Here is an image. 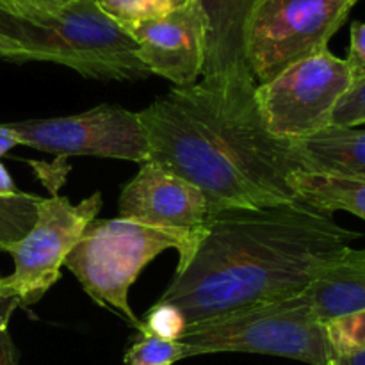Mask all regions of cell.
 <instances>
[{"instance_id": "obj_1", "label": "cell", "mask_w": 365, "mask_h": 365, "mask_svg": "<svg viewBox=\"0 0 365 365\" xmlns=\"http://www.w3.org/2000/svg\"><path fill=\"white\" fill-rule=\"evenodd\" d=\"M255 88L252 75L202 77L138 113L150 163L198 187L209 214L298 200L289 178L305 168L294 145L266 128Z\"/></svg>"}, {"instance_id": "obj_2", "label": "cell", "mask_w": 365, "mask_h": 365, "mask_svg": "<svg viewBox=\"0 0 365 365\" xmlns=\"http://www.w3.org/2000/svg\"><path fill=\"white\" fill-rule=\"evenodd\" d=\"M360 237L299 200L209 214L195 255L159 302L178 307L191 327L292 298Z\"/></svg>"}, {"instance_id": "obj_3", "label": "cell", "mask_w": 365, "mask_h": 365, "mask_svg": "<svg viewBox=\"0 0 365 365\" xmlns=\"http://www.w3.org/2000/svg\"><path fill=\"white\" fill-rule=\"evenodd\" d=\"M0 32L31 61H50L102 81L150 75L130 32L107 16L95 0H75L57 13L13 14L0 9Z\"/></svg>"}, {"instance_id": "obj_4", "label": "cell", "mask_w": 365, "mask_h": 365, "mask_svg": "<svg viewBox=\"0 0 365 365\" xmlns=\"http://www.w3.org/2000/svg\"><path fill=\"white\" fill-rule=\"evenodd\" d=\"M196 248L198 242L187 235L127 217L93 220L66 257L64 266L96 305L114 310L132 328H138L141 319L128 303V292L141 271L164 250H177V271H182Z\"/></svg>"}, {"instance_id": "obj_5", "label": "cell", "mask_w": 365, "mask_h": 365, "mask_svg": "<svg viewBox=\"0 0 365 365\" xmlns=\"http://www.w3.org/2000/svg\"><path fill=\"white\" fill-rule=\"evenodd\" d=\"M180 342L191 356L214 353H253L298 360L309 365H334L335 353L327 327L305 294L216 317L185 328Z\"/></svg>"}, {"instance_id": "obj_6", "label": "cell", "mask_w": 365, "mask_h": 365, "mask_svg": "<svg viewBox=\"0 0 365 365\" xmlns=\"http://www.w3.org/2000/svg\"><path fill=\"white\" fill-rule=\"evenodd\" d=\"M353 6L355 0H257L246 29V64L257 84L327 50Z\"/></svg>"}, {"instance_id": "obj_7", "label": "cell", "mask_w": 365, "mask_h": 365, "mask_svg": "<svg viewBox=\"0 0 365 365\" xmlns=\"http://www.w3.org/2000/svg\"><path fill=\"white\" fill-rule=\"evenodd\" d=\"M351 84L348 61L327 48L257 84L255 102L267 130L296 143L330 127L335 107Z\"/></svg>"}, {"instance_id": "obj_8", "label": "cell", "mask_w": 365, "mask_h": 365, "mask_svg": "<svg viewBox=\"0 0 365 365\" xmlns=\"http://www.w3.org/2000/svg\"><path fill=\"white\" fill-rule=\"evenodd\" d=\"M100 209V192L78 203L63 196L39 200L34 227L4 250L13 257L14 271L0 278V291L16 296L20 307L38 303L57 284L64 260Z\"/></svg>"}, {"instance_id": "obj_9", "label": "cell", "mask_w": 365, "mask_h": 365, "mask_svg": "<svg viewBox=\"0 0 365 365\" xmlns=\"http://www.w3.org/2000/svg\"><path fill=\"white\" fill-rule=\"evenodd\" d=\"M20 138V145L70 157L146 163L148 139L139 114L114 103H102L71 116L43 118L7 123Z\"/></svg>"}, {"instance_id": "obj_10", "label": "cell", "mask_w": 365, "mask_h": 365, "mask_svg": "<svg viewBox=\"0 0 365 365\" xmlns=\"http://www.w3.org/2000/svg\"><path fill=\"white\" fill-rule=\"evenodd\" d=\"M120 217L187 235L200 242L209 205L198 187L155 163L141 164L118 202Z\"/></svg>"}, {"instance_id": "obj_11", "label": "cell", "mask_w": 365, "mask_h": 365, "mask_svg": "<svg viewBox=\"0 0 365 365\" xmlns=\"http://www.w3.org/2000/svg\"><path fill=\"white\" fill-rule=\"evenodd\" d=\"M138 45L139 59L150 73L184 88L198 82L207 56V25L195 0L155 20L128 29Z\"/></svg>"}, {"instance_id": "obj_12", "label": "cell", "mask_w": 365, "mask_h": 365, "mask_svg": "<svg viewBox=\"0 0 365 365\" xmlns=\"http://www.w3.org/2000/svg\"><path fill=\"white\" fill-rule=\"evenodd\" d=\"M207 25L202 77L252 75L246 64V29L257 0H195Z\"/></svg>"}, {"instance_id": "obj_13", "label": "cell", "mask_w": 365, "mask_h": 365, "mask_svg": "<svg viewBox=\"0 0 365 365\" xmlns=\"http://www.w3.org/2000/svg\"><path fill=\"white\" fill-rule=\"evenodd\" d=\"M324 324L365 310V248L348 246L316 274L303 291Z\"/></svg>"}, {"instance_id": "obj_14", "label": "cell", "mask_w": 365, "mask_h": 365, "mask_svg": "<svg viewBox=\"0 0 365 365\" xmlns=\"http://www.w3.org/2000/svg\"><path fill=\"white\" fill-rule=\"evenodd\" d=\"M292 145L307 171L365 180V128L330 125Z\"/></svg>"}, {"instance_id": "obj_15", "label": "cell", "mask_w": 365, "mask_h": 365, "mask_svg": "<svg viewBox=\"0 0 365 365\" xmlns=\"http://www.w3.org/2000/svg\"><path fill=\"white\" fill-rule=\"evenodd\" d=\"M291 187L299 202L334 214L337 210L353 214L365 220V180L364 178L337 177L299 170L289 178Z\"/></svg>"}, {"instance_id": "obj_16", "label": "cell", "mask_w": 365, "mask_h": 365, "mask_svg": "<svg viewBox=\"0 0 365 365\" xmlns=\"http://www.w3.org/2000/svg\"><path fill=\"white\" fill-rule=\"evenodd\" d=\"M41 196L29 192L0 196V252L18 242L34 227Z\"/></svg>"}, {"instance_id": "obj_17", "label": "cell", "mask_w": 365, "mask_h": 365, "mask_svg": "<svg viewBox=\"0 0 365 365\" xmlns=\"http://www.w3.org/2000/svg\"><path fill=\"white\" fill-rule=\"evenodd\" d=\"M139 339L127 349L123 365H175L191 359V351L180 341H170L138 328Z\"/></svg>"}, {"instance_id": "obj_18", "label": "cell", "mask_w": 365, "mask_h": 365, "mask_svg": "<svg viewBox=\"0 0 365 365\" xmlns=\"http://www.w3.org/2000/svg\"><path fill=\"white\" fill-rule=\"evenodd\" d=\"M100 9L125 31L143 21L155 20L184 6L187 0H95Z\"/></svg>"}, {"instance_id": "obj_19", "label": "cell", "mask_w": 365, "mask_h": 365, "mask_svg": "<svg viewBox=\"0 0 365 365\" xmlns=\"http://www.w3.org/2000/svg\"><path fill=\"white\" fill-rule=\"evenodd\" d=\"M335 356L365 349V310L324 324Z\"/></svg>"}, {"instance_id": "obj_20", "label": "cell", "mask_w": 365, "mask_h": 365, "mask_svg": "<svg viewBox=\"0 0 365 365\" xmlns=\"http://www.w3.org/2000/svg\"><path fill=\"white\" fill-rule=\"evenodd\" d=\"M138 328H143V330L150 331L153 335H159L163 339L180 341L185 328H187V321H185V316L182 314V310L178 307L166 302H157L148 310V314L139 323Z\"/></svg>"}, {"instance_id": "obj_21", "label": "cell", "mask_w": 365, "mask_h": 365, "mask_svg": "<svg viewBox=\"0 0 365 365\" xmlns=\"http://www.w3.org/2000/svg\"><path fill=\"white\" fill-rule=\"evenodd\" d=\"M335 127H362L365 125V77L355 78L331 116Z\"/></svg>"}, {"instance_id": "obj_22", "label": "cell", "mask_w": 365, "mask_h": 365, "mask_svg": "<svg viewBox=\"0 0 365 365\" xmlns=\"http://www.w3.org/2000/svg\"><path fill=\"white\" fill-rule=\"evenodd\" d=\"M20 307L16 296L0 291V365H20V355L9 334V321Z\"/></svg>"}, {"instance_id": "obj_23", "label": "cell", "mask_w": 365, "mask_h": 365, "mask_svg": "<svg viewBox=\"0 0 365 365\" xmlns=\"http://www.w3.org/2000/svg\"><path fill=\"white\" fill-rule=\"evenodd\" d=\"M75 0H0V9L13 14L57 13Z\"/></svg>"}, {"instance_id": "obj_24", "label": "cell", "mask_w": 365, "mask_h": 365, "mask_svg": "<svg viewBox=\"0 0 365 365\" xmlns=\"http://www.w3.org/2000/svg\"><path fill=\"white\" fill-rule=\"evenodd\" d=\"M346 61L351 70L353 81L365 77V21H355L351 25V45Z\"/></svg>"}, {"instance_id": "obj_25", "label": "cell", "mask_w": 365, "mask_h": 365, "mask_svg": "<svg viewBox=\"0 0 365 365\" xmlns=\"http://www.w3.org/2000/svg\"><path fill=\"white\" fill-rule=\"evenodd\" d=\"M0 59L24 63V61H31V57H29V53L14 39L7 38V36H4L0 32Z\"/></svg>"}, {"instance_id": "obj_26", "label": "cell", "mask_w": 365, "mask_h": 365, "mask_svg": "<svg viewBox=\"0 0 365 365\" xmlns=\"http://www.w3.org/2000/svg\"><path fill=\"white\" fill-rule=\"evenodd\" d=\"M20 145V138L9 125H0V157L6 155L9 150Z\"/></svg>"}, {"instance_id": "obj_27", "label": "cell", "mask_w": 365, "mask_h": 365, "mask_svg": "<svg viewBox=\"0 0 365 365\" xmlns=\"http://www.w3.org/2000/svg\"><path fill=\"white\" fill-rule=\"evenodd\" d=\"M334 365H365V349L346 353V355H337L334 360Z\"/></svg>"}, {"instance_id": "obj_28", "label": "cell", "mask_w": 365, "mask_h": 365, "mask_svg": "<svg viewBox=\"0 0 365 365\" xmlns=\"http://www.w3.org/2000/svg\"><path fill=\"white\" fill-rule=\"evenodd\" d=\"M14 192H18L16 185H14V182H13V178H11V175L7 173L6 166H4V164L0 163V196L14 195Z\"/></svg>"}, {"instance_id": "obj_29", "label": "cell", "mask_w": 365, "mask_h": 365, "mask_svg": "<svg viewBox=\"0 0 365 365\" xmlns=\"http://www.w3.org/2000/svg\"><path fill=\"white\" fill-rule=\"evenodd\" d=\"M356 2H359V0H355V4H356Z\"/></svg>"}]
</instances>
